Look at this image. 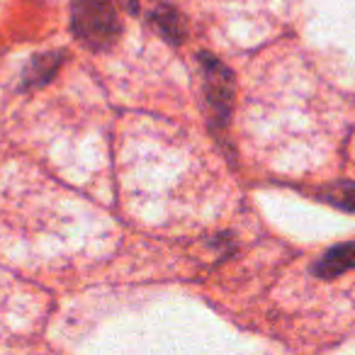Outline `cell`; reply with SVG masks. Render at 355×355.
Masks as SVG:
<instances>
[{
    "mask_svg": "<svg viewBox=\"0 0 355 355\" xmlns=\"http://www.w3.org/2000/svg\"><path fill=\"white\" fill-rule=\"evenodd\" d=\"M148 22L171 46H180L188 40V22H185L183 12L175 10L173 6L153 8V12L148 15Z\"/></svg>",
    "mask_w": 355,
    "mask_h": 355,
    "instance_id": "cell-5",
    "label": "cell"
},
{
    "mask_svg": "<svg viewBox=\"0 0 355 355\" xmlns=\"http://www.w3.org/2000/svg\"><path fill=\"white\" fill-rule=\"evenodd\" d=\"M316 198L331 207L355 214V180H336L331 185H324L316 190Z\"/></svg>",
    "mask_w": 355,
    "mask_h": 355,
    "instance_id": "cell-6",
    "label": "cell"
},
{
    "mask_svg": "<svg viewBox=\"0 0 355 355\" xmlns=\"http://www.w3.org/2000/svg\"><path fill=\"white\" fill-rule=\"evenodd\" d=\"M348 270H355V241L338 243V246L329 248L311 266V275L319 277V280H334V277H340Z\"/></svg>",
    "mask_w": 355,
    "mask_h": 355,
    "instance_id": "cell-4",
    "label": "cell"
},
{
    "mask_svg": "<svg viewBox=\"0 0 355 355\" xmlns=\"http://www.w3.org/2000/svg\"><path fill=\"white\" fill-rule=\"evenodd\" d=\"M198 61L200 71H202V93L209 122L217 129L229 127L234 100H236V78H234L232 69L209 51H200Z\"/></svg>",
    "mask_w": 355,
    "mask_h": 355,
    "instance_id": "cell-2",
    "label": "cell"
},
{
    "mask_svg": "<svg viewBox=\"0 0 355 355\" xmlns=\"http://www.w3.org/2000/svg\"><path fill=\"white\" fill-rule=\"evenodd\" d=\"M66 61V51H44V54H35L30 59V64L25 66L22 73V90H35L42 85L51 83L59 73L61 64Z\"/></svg>",
    "mask_w": 355,
    "mask_h": 355,
    "instance_id": "cell-3",
    "label": "cell"
},
{
    "mask_svg": "<svg viewBox=\"0 0 355 355\" xmlns=\"http://www.w3.org/2000/svg\"><path fill=\"white\" fill-rule=\"evenodd\" d=\"M119 6L127 8L132 15H137V12H139V0H119Z\"/></svg>",
    "mask_w": 355,
    "mask_h": 355,
    "instance_id": "cell-7",
    "label": "cell"
},
{
    "mask_svg": "<svg viewBox=\"0 0 355 355\" xmlns=\"http://www.w3.org/2000/svg\"><path fill=\"white\" fill-rule=\"evenodd\" d=\"M71 32L90 51H107L122 35V20L114 0H73Z\"/></svg>",
    "mask_w": 355,
    "mask_h": 355,
    "instance_id": "cell-1",
    "label": "cell"
}]
</instances>
